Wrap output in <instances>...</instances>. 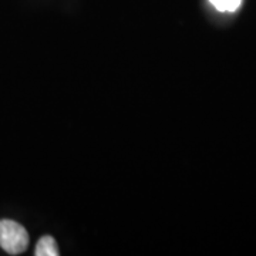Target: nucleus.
I'll return each instance as SVG.
<instances>
[{
    "label": "nucleus",
    "mask_w": 256,
    "mask_h": 256,
    "mask_svg": "<svg viewBox=\"0 0 256 256\" xmlns=\"http://www.w3.org/2000/svg\"><path fill=\"white\" fill-rule=\"evenodd\" d=\"M210 3L220 12H235L240 6L242 0H210Z\"/></svg>",
    "instance_id": "obj_3"
},
{
    "label": "nucleus",
    "mask_w": 256,
    "mask_h": 256,
    "mask_svg": "<svg viewBox=\"0 0 256 256\" xmlns=\"http://www.w3.org/2000/svg\"><path fill=\"white\" fill-rule=\"evenodd\" d=\"M36 256H58V246L56 244L54 238L52 236H43L38 239L36 245V250H34Z\"/></svg>",
    "instance_id": "obj_2"
},
{
    "label": "nucleus",
    "mask_w": 256,
    "mask_h": 256,
    "mask_svg": "<svg viewBox=\"0 0 256 256\" xmlns=\"http://www.w3.org/2000/svg\"><path fill=\"white\" fill-rule=\"evenodd\" d=\"M28 246V234L16 220H0V248L9 255H20Z\"/></svg>",
    "instance_id": "obj_1"
}]
</instances>
